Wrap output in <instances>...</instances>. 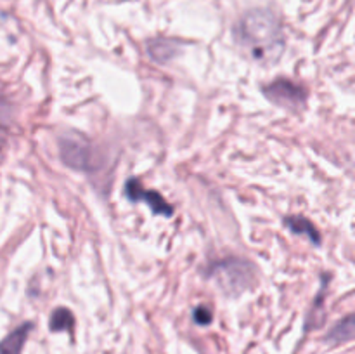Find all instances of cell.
<instances>
[{
    "label": "cell",
    "mask_w": 355,
    "mask_h": 354,
    "mask_svg": "<svg viewBox=\"0 0 355 354\" xmlns=\"http://www.w3.org/2000/svg\"><path fill=\"white\" fill-rule=\"evenodd\" d=\"M284 224H286L288 228H290L291 231L295 233V235L307 236V238L311 239L312 243H315V245H319V243H321V236H319L318 229H315V226L312 224V222L309 221V219L298 217V215H293V217L284 219Z\"/></svg>",
    "instance_id": "cell-7"
},
{
    "label": "cell",
    "mask_w": 355,
    "mask_h": 354,
    "mask_svg": "<svg viewBox=\"0 0 355 354\" xmlns=\"http://www.w3.org/2000/svg\"><path fill=\"white\" fill-rule=\"evenodd\" d=\"M236 40L255 62L270 65L281 58L284 37L276 17L267 10H252L236 28Z\"/></svg>",
    "instance_id": "cell-1"
},
{
    "label": "cell",
    "mask_w": 355,
    "mask_h": 354,
    "mask_svg": "<svg viewBox=\"0 0 355 354\" xmlns=\"http://www.w3.org/2000/svg\"><path fill=\"white\" fill-rule=\"evenodd\" d=\"M149 56L155 59L156 62H168L170 59L175 58V54L179 52L175 42L172 40H153L148 45Z\"/></svg>",
    "instance_id": "cell-8"
},
{
    "label": "cell",
    "mask_w": 355,
    "mask_h": 354,
    "mask_svg": "<svg viewBox=\"0 0 355 354\" xmlns=\"http://www.w3.org/2000/svg\"><path fill=\"white\" fill-rule=\"evenodd\" d=\"M263 92L272 103L279 104L283 108H290V110L300 108L305 101V90L297 83L284 78H279L270 83V85H267Z\"/></svg>",
    "instance_id": "cell-4"
},
{
    "label": "cell",
    "mask_w": 355,
    "mask_h": 354,
    "mask_svg": "<svg viewBox=\"0 0 355 354\" xmlns=\"http://www.w3.org/2000/svg\"><path fill=\"white\" fill-rule=\"evenodd\" d=\"M52 332H62V330H71L73 326V314L69 309L59 307L52 312L51 321H49Z\"/></svg>",
    "instance_id": "cell-9"
},
{
    "label": "cell",
    "mask_w": 355,
    "mask_h": 354,
    "mask_svg": "<svg viewBox=\"0 0 355 354\" xmlns=\"http://www.w3.org/2000/svg\"><path fill=\"white\" fill-rule=\"evenodd\" d=\"M125 194H127L128 200L134 201V203H137V201H144V203H148L155 214L165 215V217H170V215L173 214L172 205H170L162 194L151 189H144L137 179L128 180L127 186H125Z\"/></svg>",
    "instance_id": "cell-5"
},
{
    "label": "cell",
    "mask_w": 355,
    "mask_h": 354,
    "mask_svg": "<svg viewBox=\"0 0 355 354\" xmlns=\"http://www.w3.org/2000/svg\"><path fill=\"white\" fill-rule=\"evenodd\" d=\"M61 158L71 169L85 170V172L99 167L97 151L90 142L78 135H68V137L61 139Z\"/></svg>",
    "instance_id": "cell-3"
},
{
    "label": "cell",
    "mask_w": 355,
    "mask_h": 354,
    "mask_svg": "<svg viewBox=\"0 0 355 354\" xmlns=\"http://www.w3.org/2000/svg\"><path fill=\"white\" fill-rule=\"evenodd\" d=\"M210 276L225 295L236 297L255 285L257 269L253 264L246 262V260L227 259L215 264L210 271Z\"/></svg>",
    "instance_id": "cell-2"
},
{
    "label": "cell",
    "mask_w": 355,
    "mask_h": 354,
    "mask_svg": "<svg viewBox=\"0 0 355 354\" xmlns=\"http://www.w3.org/2000/svg\"><path fill=\"white\" fill-rule=\"evenodd\" d=\"M31 323H24V325L17 326L12 333L6 337V339L0 342V354H19L23 351L24 342H26V337L31 330Z\"/></svg>",
    "instance_id": "cell-6"
},
{
    "label": "cell",
    "mask_w": 355,
    "mask_h": 354,
    "mask_svg": "<svg viewBox=\"0 0 355 354\" xmlns=\"http://www.w3.org/2000/svg\"><path fill=\"white\" fill-rule=\"evenodd\" d=\"M194 321L198 325H208L211 323V311L207 305H200V307L194 309Z\"/></svg>",
    "instance_id": "cell-10"
}]
</instances>
